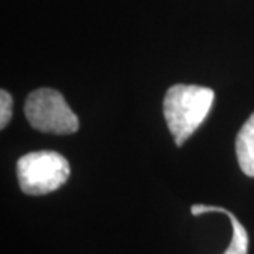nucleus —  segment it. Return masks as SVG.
I'll return each instance as SVG.
<instances>
[{
  "mask_svg": "<svg viewBox=\"0 0 254 254\" xmlns=\"http://www.w3.org/2000/svg\"><path fill=\"white\" fill-rule=\"evenodd\" d=\"M215 99L210 88L174 85L164 98V116L177 145H182L203 123Z\"/></svg>",
  "mask_w": 254,
  "mask_h": 254,
  "instance_id": "obj_1",
  "label": "nucleus"
},
{
  "mask_svg": "<svg viewBox=\"0 0 254 254\" xmlns=\"http://www.w3.org/2000/svg\"><path fill=\"white\" fill-rule=\"evenodd\" d=\"M20 188L27 195H46L63 187L69 177V164L55 151H34L17 161Z\"/></svg>",
  "mask_w": 254,
  "mask_h": 254,
  "instance_id": "obj_2",
  "label": "nucleus"
},
{
  "mask_svg": "<svg viewBox=\"0 0 254 254\" xmlns=\"http://www.w3.org/2000/svg\"><path fill=\"white\" fill-rule=\"evenodd\" d=\"M26 118L31 126L51 134H71L79 127V120L64 96L55 89L41 88L26 99Z\"/></svg>",
  "mask_w": 254,
  "mask_h": 254,
  "instance_id": "obj_3",
  "label": "nucleus"
},
{
  "mask_svg": "<svg viewBox=\"0 0 254 254\" xmlns=\"http://www.w3.org/2000/svg\"><path fill=\"white\" fill-rule=\"evenodd\" d=\"M210 212H219V213H225L227 218L232 222L233 227V236L230 240V245L226 249V252L223 254H247L249 250V235L245 226L237 220V218L229 212L227 209L220 208V206H208V205H192L190 213L193 216H198L202 213H210Z\"/></svg>",
  "mask_w": 254,
  "mask_h": 254,
  "instance_id": "obj_4",
  "label": "nucleus"
},
{
  "mask_svg": "<svg viewBox=\"0 0 254 254\" xmlns=\"http://www.w3.org/2000/svg\"><path fill=\"white\" fill-rule=\"evenodd\" d=\"M236 155L242 171L254 177V113L237 133Z\"/></svg>",
  "mask_w": 254,
  "mask_h": 254,
  "instance_id": "obj_5",
  "label": "nucleus"
},
{
  "mask_svg": "<svg viewBox=\"0 0 254 254\" xmlns=\"http://www.w3.org/2000/svg\"><path fill=\"white\" fill-rule=\"evenodd\" d=\"M13 115V99L9 92H0V128L9 125L10 119Z\"/></svg>",
  "mask_w": 254,
  "mask_h": 254,
  "instance_id": "obj_6",
  "label": "nucleus"
}]
</instances>
